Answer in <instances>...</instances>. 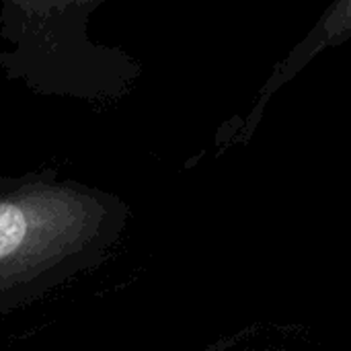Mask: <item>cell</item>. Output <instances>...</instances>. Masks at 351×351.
Masks as SVG:
<instances>
[{
  "mask_svg": "<svg viewBox=\"0 0 351 351\" xmlns=\"http://www.w3.org/2000/svg\"><path fill=\"white\" fill-rule=\"evenodd\" d=\"M111 191L58 171L10 177L0 193V315L21 311L97 269L128 224Z\"/></svg>",
  "mask_w": 351,
  "mask_h": 351,
  "instance_id": "6da1fadb",
  "label": "cell"
},
{
  "mask_svg": "<svg viewBox=\"0 0 351 351\" xmlns=\"http://www.w3.org/2000/svg\"><path fill=\"white\" fill-rule=\"evenodd\" d=\"M107 0H0V70L37 95L103 101L138 74L128 53L93 41L90 14Z\"/></svg>",
  "mask_w": 351,
  "mask_h": 351,
  "instance_id": "7a4b0ae2",
  "label": "cell"
},
{
  "mask_svg": "<svg viewBox=\"0 0 351 351\" xmlns=\"http://www.w3.org/2000/svg\"><path fill=\"white\" fill-rule=\"evenodd\" d=\"M348 39H351V0H333V4L319 19L317 27L306 35L304 41H300V45L290 53L284 66L278 68L276 80L271 82V88H265V93L271 95L280 82L292 78L323 49L341 45Z\"/></svg>",
  "mask_w": 351,
  "mask_h": 351,
  "instance_id": "3957f363",
  "label": "cell"
},
{
  "mask_svg": "<svg viewBox=\"0 0 351 351\" xmlns=\"http://www.w3.org/2000/svg\"><path fill=\"white\" fill-rule=\"evenodd\" d=\"M10 183V177H0V193L6 189V185Z\"/></svg>",
  "mask_w": 351,
  "mask_h": 351,
  "instance_id": "277c9868",
  "label": "cell"
}]
</instances>
